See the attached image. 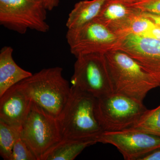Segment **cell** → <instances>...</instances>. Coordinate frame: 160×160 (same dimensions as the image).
I'll use <instances>...</instances> for the list:
<instances>
[{
	"mask_svg": "<svg viewBox=\"0 0 160 160\" xmlns=\"http://www.w3.org/2000/svg\"><path fill=\"white\" fill-rule=\"evenodd\" d=\"M21 129L0 120V154L3 159L11 160L13 146L21 137Z\"/></svg>",
	"mask_w": 160,
	"mask_h": 160,
	"instance_id": "2e32d148",
	"label": "cell"
},
{
	"mask_svg": "<svg viewBox=\"0 0 160 160\" xmlns=\"http://www.w3.org/2000/svg\"><path fill=\"white\" fill-rule=\"evenodd\" d=\"M13 49L4 46L0 51V96L12 86L32 75L18 66L12 57Z\"/></svg>",
	"mask_w": 160,
	"mask_h": 160,
	"instance_id": "4fadbf2b",
	"label": "cell"
},
{
	"mask_svg": "<svg viewBox=\"0 0 160 160\" xmlns=\"http://www.w3.org/2000/svg\"><path fill=\"white\" fill-rule=\"evenodd\" d=\"M97 143L95 139H62L50 150L45 160H73L84 149Z\"/></svg>",
	"mask_w": 160,
	"mask_h": 160,
	"instance_id": "9a60e30c",
	"label": "cell"
},
{
	"mask_svg": "<svg viewBox=\"0 0 160 160\" xmlns=\"http://www.w3.org/2000/svg\"><path fill=\"white\" fill-rule=\"evenodd\" d=\"M141 160H160V148L146 155Z\"/></svg>",
	"mask_w": 160,
	"mask_h": 160,
	"instance_id": "7402d4cb",
	"label": "cell"
},
{
	"mask_svg": "<svg viewBox=\"0 0 160 160\" xmlns=\"http://www.w3.org/2000/svg\"><path fill=\"white\" fill-rule=\"evenodd\" d=\"M66 39L70 52L76 58L118 49L121 41V38L96 19L77 29H68Z\"/></svg>",
	"mask_w": 160,
	"mask_h": 160,
	"instance_id": "52a82bcc",
	"label": "cell"
},
{
	"mask_svg": "<svg viewBox=\"0 0 160 160\" xmlns=\"http://www.w3.org/2000/svg\"><path fill=\"white\" fill-rule=\"evenodd\" d=\"M142 13L144 16L150 20L155 25L160 26V14H155L150 12H142Z\"/></svg>",
	"mask_w": 160,
	"mask_h": 160,
	"instance_id": "44dd1931",
	"label": "cell"
},
{
	"mask_svg": "<svg viewBox=\"0 0 160 160\" xmlns=\"http://www.w3.org/2000/svg\"><path fill=\"white\" fill-rule=\"evenodd\" d=\"M105 56L113 93L143 102L150 90L160 86L150 73L125 52L116 49Z\"/></svg>",
	"mask_w": 160,
	"mask_h": 160,
	"instance_id": "6da1fadb",
	"label": "cell"
},
{
	"mask_svg": "<svg viewBox=\"0 0 160 160\" xmlns=\"http://www.w3.org/2000/svg\"><path fill=\"white\" fill-rule=\"evenodd\" d=\"M143 102L112 93L96 98L94 113L104 131H118L132 127L146 111Z\"/></svg>",
	"mask_w": 160,
	"mask_h": 160,
	"instance_id": "5b68a950",
	"label": "cell"
},
{
	"mask_svg": "<svg viewBox=\"0 0 160 160\" xmlns=\"http://www.w3.org/2000/svg\"><path fill=\"white\" fill-rule=\"evenodd\" d=\"M33 101L19 83L0 96V120L21 129L29 114Z\"/></svg>",
	"mask_w": 160,
	"mask_h": 160,
	"instance_id": "8fae6325",
	"label": "cell"
},
{
	"mask_svg": "<svg viewBox=\"0 0 160 160\" xmlns=\"http://www.w3.org/2000/svg\"><path fill=\"white\" fill-rule=\"evenodd\" d=\"M106 0H84L75 5L68 16V29L80 28L96 19Z\"/></svg>",
	"mask_w": 160,
	"mask_h": 160,
	"instance_id": "5bb4252c",
	"label": "cell"
},
{
	"mask_svg": "<svg viewBox=\"0 0 160 160\" xmlns=\"http://www.w3.org/2000/svg\"><path fill=\"white\" fill-rule=\"evenodd\" d=\"M141 12L130 4L106 0L95 19L122 38L129 34L132 24Z\"/></svg>",
	"mask_w": 160,
	"mask_h": 160,
	"instance_id": "7c38bea8",
	"label": "cell"
},
{
	"mask_svg": "<svg viewBox=\"0 0 160 160\" xmlns=\"http://www.w3.org/2000/svg\"><path fill=\"white\" fill-rule=\"evenodd\" d=\"M118 49L133 58L160 85V40L129 34L121 38Z\"/></svg>",
	"mask_w": 160,
	"mask_h": 160,
	"instance_id": "30bf717a",
	"label": "cell"
},
{
	"mask_svg": "<svg viewBox=\"0 0 160 160\" xmlns=\"http://www.w3.org/2000/svg\"><path fill=\"white\" fill-rule=\"evenodd\" d=\"M155 24L150 20L141 14L133 21L129 34H133L143 36L154 26Z\"/></svg>",
	"mask_w": 160,
	"mask_h": 160,
	"instance_id": "d6986e66",
	"label": "cell"
},
{
	"mask_svg": "<svg viewBox=\"0 0 160 160\" xmlns=\"http://www.w3.org/2000/svg\"><path fill=\"white\" fill-rule=\"evenodd\" d=\"M76 58L72 86L95 98L113 93L105 54L90 53Z\"/></svg>",
	"mask_w": 160,
	"mask_h": 160,
	"instance_id": "ba28073f",
	"label": "cell"
},
{
	"mask_svg": "<svg viewBox=\"0 0 160 160\" xmlns=\"http://www.w3.org/2000/svg\"><path fill=\"white\" fill-rule=\"evenodd\" d=\"M47 10L51 11L58 6L59 0H43Z\"/></svg>",
	"mask_w": 160,
	"mask_h": 160,
	"instance_id": "603a6c76",
	"label": "cell"
},
{
	"mask_svg": "<svg viewBox=\"0 0 160 160\" xmlns=\"http://www.w3.org/2000/svg\"><path fill=\"white\" fill-rule=\"evenodd\" d=\"M97 142L114 146L126 160H141L160 148V137L131 127L120 131L103 132Z\"/></svg>",
	"mask_w": 160,
	"mask_h": 160,
	"instance_id": "9c48e42d",
	"label": "cell"
},
{
	"mask_svg": "<svg viewBox=\"0 0 160 160\" xmlns=\"http://www.w3.org/2000/svg\"><path fill=\"white\" fill-rule=\"evenodd\" d=\"M131 128L160 137V105L155 109H146Z\"/></svg>",
	"mask_w": 160,
	"mask_h": 160,
	"instance_id": "e0dca14e",
	"label": "cell"
},
{
	"mask_svg": "<svg viewBox=\"0 0 160 160\" xmlns=\"http://www.w3.org/2000/svg\"><path fill=\"white\" fill-rule=\"evenodd\" d=\"M21 138L37 160H45L50 150L63 139L58 119L33 102L21 127Z\"/></svg>",
	"mask_w": 160,
	"mask_h": 160,
	"instance_id": "277c9868",
	"label": "cell"
},
{
	"mask_svg": "<svg viewBox=\"0 0 160 160\" xmlns=\"http://www.w3.org/2000/svg\"><path fill=\"white\" fill-rule=\"evenodd\" d=\"M60 67L38 72L19 82L33 102L58 119L69 100L71 87Z\"/></svg>",
	"mask_w": 160,
	"mask_h": 160,
	"instance_id": "3957f363",
	"label": "cell"
},
{
	"mask_svg": "<svg viewBox=\"0 0 160 160\" xmlns=\"http://www.w3.org/2000/svg\"><path fill=\"white\" fill-rule=\"evenodd\" d=\"M117 1H120V2L131 5V4L138 2H139L141 0H117Z\"/></svg>",
	"mask_w": 160,
	"mask_h": 160,
	"instance_id": "cb8c5ba5",
	"label": "cell"
},
{
	"mask_svg": "<svg viewBox=\"0 0 160 160\" xmlns=\"http://www.w3.org/2000/svg\"><path fill=\"white\" fill-rule=\"evenodd\" d=\"M95 101L91 95L71 86L69 100L58 119L63 139L97 141L104 131L95 115Z\"/></svg>",
	"mask_w": 160,
	"mask_h": 160,
	"instance_id": "7a4b0ae2",
	"label": "cell"
},
{
	"mask_svg": "<svg viewBox=\"0 0 160 160\" xmlns=\"http://www.w3.org/2000/svg\"><path fill=\"white\" fill-rule=\"evenodd\" d=\"M47 10L43 0H0V24L21 34L28 29L46 33Z\"/></svg>",
	"mask_w": 160,
	"mask_h": 160,
	"instance_id": "8992f818",
	"label": "cell"
},
{
	"mask_svg": "<svg viewBox=\"0 0 160 160\" xmlns=\"http://www.w3.org/2000/svg\"><path fill=\"white\" fill-rule=\"evenodd\" d=\"M10 160H37L34 153L21 137L15 143Z\"/></svg>",
	"mask_w": 160,
	"mask_h": 160,
	"instance_id": "ac0fdd59",
	"label": "cell"
},
{
	"mask_svg": "<svg viewBox=\"0 0 160 160\" xmlns=\"http://www.w3.org/2000/svg\"><path fill=\"white\" fill-rule=\"evenodd\" d=\"M131 5L142 12L160 14V0H141Z\"/></svg>",
	"mask_w": 160,
	"mask_h": 160,
	"instance_id": "ffe728a7",
	"label": "cell"
}]
</instances>
